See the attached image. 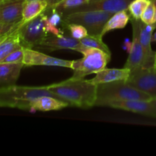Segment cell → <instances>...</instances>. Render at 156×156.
I'll return each instance as SVG.
<instances>
[{"label":"cell","instance_id":"1","mask_svg":"<svg viewBox=\"0 0 156 156\" xmlns=\"http://www.w3.org/2000/svg\"><path fill=\"white\" fill-rule=\"evenodd\" d=\"M57 98L64 101L69 106L88 109L95 106L97 85L85 79H69L58 83L47 85Z\"/></svg>","mask_w":156,"mask_h":156},{"label":"cell","instance_id":"2","mask_svg":"<svg viewBox=\"0 0 156 156\" xmlns=\"http://www.w3.org/2000/svg\"><path fill=\"white\" fill-rule=\"evenodd\" d=\"M44 95L56 98L47 88V85L21 86L13 85L0 88V108L8 107L27 111L30 104L35 98Z\"/></svg>","mask_w":156,"mask_h":156},{"label":"cell","instance_id":"3","mask_svg":"<svg viewBox=\"0 0 156 156\" xmlns=\"http://www.w3.org/2000/svg\"><path fill=\"white\" fill-rule=\"evenodd\" d=\"M149 94L131 86L127 81L119 80L97 85L95 106L107 107L113 101L125 100H151Z\"/></svg>","mask_w":156,"mask_h":156},{"label":"cell","instance_id":"4","mask_svg":"<svg viewBox=\"0 0 156 156\" xmlns=\"http://www.w3.org/2000/svg\"><path fill=\"white\" fill-rule=\"evenodd\" d=\"M83 57L73 60V75L70 79H82L88 75L97 73L103 69L111 60V54L97 48L85 47L82 50Z\"/></svg>","mask_w":156,"mask_h":156},{"label":"cell","instance_id":"5","mask_svg":"<svg viewBox=\"0 0 156 156\" xmlns=\"http://www.w3.org/2000/svg\"><path fill=\"white\" fill-rule=\"evenodd\" d=\"M114 14L98 10L81 11L63 15V24L75 23L84 26L88 34L101 36L105 24ZM102 37V36H101Z\"/></svg>","mask_w":156,"mask_h":156},{"label":"cell","instance_id":"6","mask_svg":"<svg viewBox=\"0 0 156 156\" xmlns=\"http://www.w3.org/2000/svg\"><path fill=\"white\" fill-rule=\"evenodd\" d=\"M44 13L31 21L21 24L18 28L21 45L27 48L37 47L49 34L47 28V15Z\"/></svg>","mask_w":156,"mask_h":156},{"label":"cell","instance_id":"7","mask_svg":"<svg viewBox=\"0 0 156 156\" xmlns=\"http://www.w3.org/2000/svg\"><path fill=\"white\" fill-rule=\"evenodd\" d=\"M23 64L24 66H58L63 68L73 69V60L59 59L49 56L44 53L33 50V48H27L24 47V58Z\"/></svg>","mask_w":156,"mask_h":156},{"label":"cell","instance_id":"8","mask_svg":"<svg viewBox=\"0 0 156 156\" xmlns=\"http://www.w3.org/2000/svg\"><path fill=\"white\" fill-rule=\"evenodd\" d=\"M127 82L152 98H156V69H139L132 72Z\"/></svg>","mask_w":156,"mask_h":156},{"label":"cell","instance_id":"9","mask_svg":"<svg viewBox=\"0 0 156 156\" xmlns=\"http://www.w3.org/2000/svg\"><path fill=\"white\" fill-rule=\"evenodd\" d=\"M131 24L133 26V41L131 49L129 52L124 67L130 69L131 73L142 69L146 59L144 49L139 39V20L132 18Z\"/></svg>","mask_w":156,"mask_h":156},{"label":"cell","instance_id":"10","mask_svg":"<svg viewBox=\"0 0 156 156\" xmlns=\"http://www.w3.org/2000/svg\"><path fill=\"white\" fill-rule=\"evenodd\" d=\"M39 49L53 51L59 50H71L81 53L82 50L85 48V46L81 44L79 40L76 39L73 37L55 36L50 34L46 37V39L40 44L38 47Z\"/></svg>","mask_w":156,"mask_h":156},{"label":"cell","instance_id":"11","mask_svg":"<svg viewBox=\"0 0 156 156\" xmlns=\"http://www.w3.org/2000/svg\"><path fill=\"white\" fill-rule=\"evenodd\" d=\"M107 107L156 118V108L151 100H125L111 102Z\"/></svg>","mask_w":156,"mask_h":156},{"label":"cell","instance_id":"12","mask_svg":"<svg viewBox=\"0 0 156 156\" xmlns=\"http://www.w3.org/2000/svg\"><path fill=\"white\" fill-rule=\"evenodd\" d=\"M132 1L133 0H98L94 2H89L80 7L72 9V10L66 11L62 12V15H66V14L75 12L90 10L104 11V12L114 14L120 11L127 10Z\"/></svg>","mask_w":156,"mask_h":156},{"label":"cell","instance_id":"13","mask_svg":"<svg viewBox=\"0 0 156 156\" xmlns=\"http://www.w3.org/2000/svg\"><path fill=\"white\" fill-rule=\"evenodd\" d=\"M155 29L153 24H147L139 20V39L144 49L146 59L142 69H152L155 66V55L152 49V37Z\"/></svg>","mask_w":156,"mask_h":156},{"label":"cell","instance_id":"14","mask_svg":"<svg viewBox=\"0 0 156 156\" xmlns=\"http://www.w3.org/2000/svg\"><path fill=\"white\" fill-rule=\"evenodd\" d=\"M24 0H5L0 2V22L18 24L22 20Z\"/></svg>","mask_w":156,"mask_h":156},{"label":"cell","instance_id":"15","mask_svg":"<svg viewBox=\"0 0 156 156\" xmlns=\"http://www.w3.org/2000/svg\"><path fill=\"white\" fill-rule=\"evenodd\" d=\"M67 107H69V105L64 101L52 96L44 95L35 98L30 104L27 111L30 112L59 111Z\"/></svg>","mask_w":156,"mask_h":156},{"label":"cell","instance_id":"16","mask_svg":"<svg viewBox=\"0 0 156 156\" xmlns=\"http://www.w3.org/2000/svg\"><path fill=\"white\" fill-rule=\"evenodd\" d=\"M130 69L125 67L122 69L105 68L96 73V76L93 79H88V80L90 82L96 85L119 80L127 81L130 76Z\"/></svg>","mask_w":156,"mask_h":156},{"label":"cell","instance_id":"17","mask_svg":"<svg viewBox=\"0 0 156 156\" xmlns=\"http://www.w3.org/2000/svg\"><path fill=\"white\" fill-rule=\"evenodd\" d=\"M23 67V63L0 62V88L15 85Z\"/></svg>","mask_w":156,"mask_h":156},{"label":"cell","instance_id":"18","mask_svg":"<svg viewBox=\"0 0 156 156\" xmlns=\"http://www.w3.org/2000/svg\"><path fill=\"white\" fill-rule=\"evenodd\" d=\"M18 28L0 37V62H2L9 53L22 46Z\"/></svg>","mask_w":156,"mask_h":156},{"label":"cell","instance_id":"19","mask_svg":"<svg viewBox=\"0 0 156 156\" xmlns=\"http://www.w3.org/2000/svg\"><path fill=\"white\" fill-rule=\"evenodd\" d=\"M47 9L48 5L45 0H32L24 2L21 23L24 24L31 21L38 15L46 12Z\"/></svg>","mask_w":156,"mask_h":156},{"label":"cell","instance_id":"20","mask_svg":"<svg viewBox=\"0 0 156 156\" xmlns=\"http://www.w3.org/2000/svg\"><path fill=\"white\" fill-rule=\"evenodd\" d=\"M130 14L128 13L127 10H123L114 13L105 24L103 30L101 32V36L106 34L108 32L114 30L123 29L127 25L130 20Z\"/></svg>","mask_w":156,"mask_h":156},{"label":"cell","instance_id":"21","mask_svg":"<svg viewBox=\"0 0 156 156\" xmlns=\"http://www.w3.org/2000/svg\"><path fill=\"white\" fill-rule=\"evenodd\" d=\"M103 37L100 36H94V35L88 34L83 39L80 40L81 44L86 47H92V48H97L99 50H101L106 53L111 54V50L109 47L107 46L106 44L102 40Z\"/></svg>","mask_w":156,"mask_h":156},{"label":"cell","instance_id":"22","mask_svg":"<svg viewBox=\"0 0 156 156\" xmlns=\"http://www.w3.org/2000/svg\"><path fill=\"white\" fill-rule=\"evenodd\" d=\"M150 2L151 0H133L128 7L127 11L130 14L132 18L140 20L143 12Z\"/></svg>","mask_w":156,"mask_h":156},{"label":"cell","instance_id":"23","mask_svg":"<svg viewBox=\"0 0 156 156\" xmlns=\"http://www.w3.org/2000/svg\"><path fill=\"white\" fill-rule=\"evenodd\" d=\"M90 1L91 0H62L54 8L59 12H64L88 4Z\"/></svg>","mask_w":156,"mask_h":156},{"label":"cell","instance_id":"24","mask_svg":"<svg viewBox=\"0 0 156 156\" xmlns=\"http://www.w3.org/2000/svg\"><path fill=\"white\" fill-rule=\"evenodd\" d=\"M64 24L69 30L71 36L76 39L80 41L88 35L87 29L81 24H75V23H65Z\"/></svg>","mask_w":156,"mask_h":156},{"label":"cell","instance_id":"25","mask_svg":"<svg viewBox=\"0 0 156 156\" xmlns=\"http://www.w3.org/2000/svg\"><path fill=\"white\" fill-rule=\"evenodd\" d=\"M143 22L147 24H154L156 20V9L154 3L151 1L142 15L140 18Z\"/></svg>","mask_w":156,"mask_h":156},{"label":"cell","instance_id":"26","mask_svg":"<svg viewBox=\"0 0 156 156\" xmlns=\"http://www.w3.org/2000/svg\"><path fill=\"white\" fill-rule=\"evenodd\" d=\"M24 58V47H18V49L9 53L2 62L6 63H23Z\"/></svg>","mask_w":156,"mask_h":156},{"label":"cell","instance_id":"27","mask_svg":"<svg viewBox=\"0 0 156 156\" xmlns=\"http://www.w3.org/2000/svg\"><path fill=\"white\" fill-rule=\"evenodd\" d=\"M21 24H22L21 21L18 24H7V23L0 22V37L8 34L13 30H16L21 26Z\"/></svg>","mask_w":156,"mask_h":156},{"label":"cell","instance_id":"28","mask_svg":"<svg viewBox=\"0 0 156 156\" xmlns=\"http://www.w3.org/2000/svg\"><path fill=\"white\" fill-rule=\"evenodd\" d=\"M45 1L48 5V9H51V8L56 7L62 0H45Z\"/></svg>","mask_w":156,"mask_h":156},{"label":"cell","instance_id":"29","mask_svg":"<svg viewBox=\"0 0 156 156\" xmlns=\"http://www.w3.org/2000/svg\"><path fill=\"white\" fill-rule=\"evenodd\" d=\"M131 46H132V42H130V41H129V40H128V39L125 40L124 43H123V47L125 49V50H126V51L128 52V53H129V50H130Z\"/></svg>","mask_w":156,"mask_h":156},{"label":"cell","instance_id":"30","mask_svg":"<svg viewBox=\"0 0 156 156\" xmlns=\"http://www.w3.org/2000/svg\"><path fill=\"white\" fill-rule=\"evenodd\" d=\"M151 102L153 104V105L155 106V108H156V98H153L151 99Z\"/></svg>","mask_w":156,"mask_h":156},{"label":"cell","instance_id":"31","mask_svg":"<svg viewBox=\"0 0 156 156\" xmlns=\"http://www.w3.org/2000/svg\"><path fill=\"white\" fill-rule=\"evenodd\" d=\"M152 41H154V42H155V43H156V32H155V33H154L153 34H152Z\"/></svg>","mask_w":156,"mask_h":156},{"label":"cell","instance_id":"32","mask_svg":"<svg viewBox=\"0 0 156 156\" xmlns=\"http://www.w3.org/2000/svg\"><path fill=\"white\" fill-rule=\"evenodd\" d=\"M151 1H152V2L154 3V5H155V9H156V0H151ZM153 25H154V27H155V29H156V20H155V24H154Z\"/></svg>","mask_w":156,"mask_h":156},{"label":"cell","instance_id":"33","mask_svg":"<svg viewBox=\"0 0 156 156\" xmlns=\"http://www.w3.org/2000/svg\"><path fill=\"white\" fill-rule=\"evenodd\" d=\"M156 65V52H155V66Z\"/></svg>","mask_w":156,"mask_h":156},{"label":"cell","instance_id":"34","mask_svg":"<svg viewBox=\"0 0 156 156\" xmlns=\"http://www.w3.org/2000/svg\"><path fill=\"white\" fill-rule=\"evenodd\" d=\"M96 1H98V0H91L90 2H96Z\"/></svg>","mask_w":156,"mask_h":156},{"label":"cell","instance_id":"35","mask_svg":"<svg viewBox=\"0 0 156 156\" xmlns=\"http://www.w3.org/2000/svg\"><path fill=\"white\" fill-rule=\"evenodd\" d=\"M24 2H27V1H32V0H24Z\"/></svg>","mask_w":156,"mask_h":156},{"label":"cell","instance_id":"36","mask_svg":"<svg viewBox=\"0 0 156 156\" xmlns=\"http://www.w3.org/2000/svg\"><path fill=\"white\" fill-rule=\"evenodd\" d=\"M3 1H5V0H0V2H3Z\"/></svg>","mask_w":156,"mask_h":156},{"label":"cell","instance_id":"37","mask_svg":"<svg viewBox=\"0 0 156 156\" xmlns=\"http://www.w3.org/2000/svg\"><path fill=\"white\" fill-rule=\"evenodd\" d=\"M154 68H156V65L155 66H154Z\"/></svg>","mask_w":156,"mask_h":156},{"label":"cell","instance_id":"38","mask_svg":"<svg viewBox=\"0 0 156 156\" xmlns=\"http://www.w3.org/2000/svg\"><path fill=\"white\" fill-rule=\"evenodd\" d=\"M155 69H156V68H155Z\"/></svg>","mask_w":156,"mask_h":156}]
</instances>
